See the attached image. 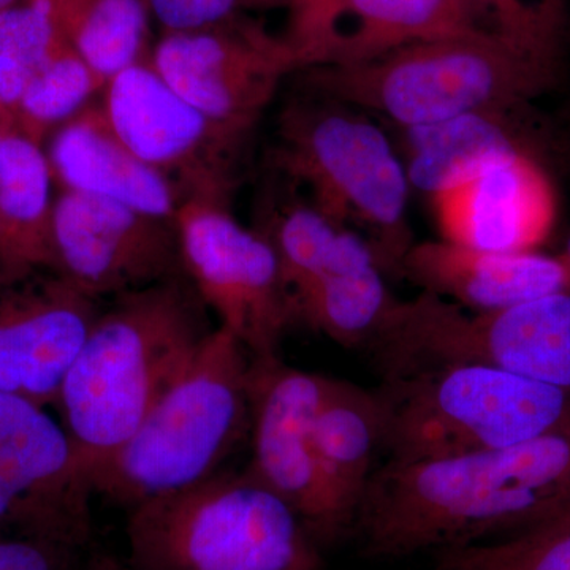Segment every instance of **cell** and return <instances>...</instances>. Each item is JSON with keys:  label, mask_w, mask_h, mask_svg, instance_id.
Instances as JSON below:
<instances>
[{"label": "cell", "mask_w": 570, "mask_h": 570, "mask_svg": "<svg viewBox=\"0 0 570 570\" xmlns=\"http://www.w3.org/2000/svg\"><path fill=\"white\" fill-rule=\"evenodd\" d=\"M540 527H570V491L568 497L564 498V501L554 510L553 515H551L546 523L539 524V527L535 528Z\"/></svg>", "instance_id": "33"}, {"label": "cell", "mask_w": 570, "mask_h": 570, "mask_svg": "<svg viewBox=\"0 0 570 570\" xmlns=\"http://www.w3.org/2000/svg\"><path fill=\"white\" fill-rule=\"evenodd\" d=\"M14 129V119L11 118L9 112L0 111V141L3 140L7 134Z\"/></svg>", "instance_id": "34"}, {"label": "cell", "mask_w": 570, "mask_h": 570, "mask_svg": "<svg viewBox=\"0 0 570 570\" xmlns=\"http://www.w3.org/2000/svg\"><path fill=\"white\" fill-rule=\"evenodd\" d=\"M134 570H322L321 543L249 471H219L130 509Z\"/></svg>", "instance_id": "5"}, {"label": "cell", "mask_w": 570, "mask_h": 570, "mask_svg": "<svg viewBox=\"0 0 570 570\" xmlns=\"http://www.w3.org/2000/svg\"><path fill=\"white\" fill-rule=\"evenodd\" d=\"M52 242L55 273L92 298L186 275L174 223L107 198L62 190L55 200Z\"/></svg>", "instance_id": "12"}, {"label": "cell", "mask_w": 570, "mask_h": 570, "mask_svg": "<svg viewBox=\"0 0 570 570\" xmlns=\"http://www.w3.org/2000/svg\"><path fill=\"white\" fill-rule=\"evenodd\" d=\"M174 224L184 273L220 328L230 332L250 358L279 356L295 313L269 239L209 202H183Z\"/></svg>", "instance_id": "10"}, {"label": "cell", "mask_w": 570, "mask_h": 570, "mask_svg": "<svg viewBox=\"0 0 570 570\" xmlns=\"http://www.w3.org/2000/svg\"><path fill=\"white\" fill-rule=\"evenodd\" d=\"M102 110L124 145L164 176L183 202L228 208L239 181V154L253 130L209 118L138 62L105 86Z\"/></svg>", "instance_id": "9"}, {"label": "cell", "mask_w": 570, "mask_h": 570, "mask_svg": "<svg viewBox=\"0 0 570 570\" xmlns=\"http://www.w3.org/2000/svg\"><path fill=\"white\" fill-rule=\"evenodd\" d=\"M3 285H6V284H3L2 275H0V291H2Z\"/></svg>", "instance_id": "37"}, {"label": "cell", "mask_w": 570, "mask_h": 570, "mask_svg": "<svg viewBox=\"0 0 570 570\" xmlns=\"http://www.w3.org/2000/svg\"><path fill=\"white\" fill-rule=\"evenodd\" d=\"M324 100L285 108L275 167L309 190L318 213L343 227L362 228L381 272L401 276L414 245L406 167L376 124Z\"/></svg>", "instance_id": "7"}, {"label": "cell", "mask_w": 570, "mask_h": 570, "mask_svg": "<svg viewBox=\"0 0 570 570\" xmlns=\"http://www.w3.org/2000/svg\"><path fill=\"white\" fill-rule=\"evenodd\" d=\"M472 6L483 29L534 39L566 37L562 0H472Z\"/></svg>", "instance_id": "29"}, {"label": "cell", "mask_w": 570, "mask_h": 570, "mask_svg": "<svg viewBox=\"0 0 570 570\" xmlns=\"http://www.w3.org/2000/svg\"><path fill=\"white\" fill-rule=\"evenodd\" d=\"M325 385V376L285 365L279 356L250 358L253 461L247 471L298 513L321 546L351 532L314 448Z\"/></svg>", "instance_id": "11"}, {"label": "cell", "mask_w": 570, "mask_h": 570, "mask_svg": "<svg viewBox=\"0 0 570 570\" xmlns=\"http://www.w3.org/2000/svg\"><path fill=\"white\" fill-rule=\"evenodd\" d=\"M186 275L115 296L71 365L56 407L82 489L126 444L213 332Z\"/></svg>", "instance_id": "2"}, {"label": "cell", "mask_w": 570, "mask_h": 570, "mask_svg": "<svg viewBox=\"0 0 570 570\" xmlns=\"http://www.w3.org/2000/svg\"><path fill=\"white\" fill-rule=\"evenodd\" d=\"M570 491V426L513 448L374 469L354 531L367 557L403 558L519 534Z\"/></svg>", "instance_id": "1"}, {"label": "cell", "mask_w": 570, "mask_h": 570, "mask_svg": "<svg viewBox=\"0 0 570 570\" xmlns=\"http://www.w3.org/2000/svg\"><path fill=\"white\" fill-rule=\"evenodd\" d=\"M407 132L409 184L433 197L528 153L502 112H472Z\"/></svg>", "instance_id": "22"}, {"label": "cell", "mask_w": 570, "mask_h": 570, "mask_svg": "<svg viewBox=\"0 0 570 570\" xmlns=\"http://www.w3.org/2000/svg\"><path fill=\"white\" fill-rule=\"evenodd\" d=\"M78 570H134L129 562L121 561L119 558L108 553H92L91 557L82 562Z\"/></svg>", "instance_id": "32"}, {"label": "cell", "mask_w": 570, "mask_h": 570, "mask_svg": "<svg viewBox=\"0 0 570 570\" xmlns=\"http://www.w3.org/2000/svg\"><path fill=\"white\" fill-rule=\"evenodd\" d=\"M160 24L171 32H193L214 28L230 17L236 0H148Z\"/></svg>", "instance_id": "31"}, {"label": "cell", "mask_w": 570, "mask_h": 570, "mask_svg": "<svg viewBox=\"0 0 570 570\" xmlns=\"http://www.w3.org/2000/svg\"><path fill=\"white\" fill-rule=\"evenodd\" d=\"M562 52L561 39L480 28L356 66L311 67L306 81L322 99L414 129L472 112L509 115L558 85Z\"/></svg>", "instance_id": "3"}, {"label": "cell", "mask_w": 570, "mask_h": 570, "mask_svg": "<svg viewBox=\"0 0 570 570\" xmlns=\"http://www.w3.org/2000/svg\"><path fill=\"white\" fill-rule=\"evenodd\" d=\"M69 546L37 535L0 538V570H78Z\"/></svg>", "instance_id": "30"}, {"label": "cell", "mask_w": 570, "mask_h": 570, "mask_svg": "<svg viewBox=\"0 0 570 570\" xmlns=\"http://www.w3.org/2000/svg\"><path fill=\"white\" fill-rule=\"evenodd\" d=\"M291 296L295 321L347 347H366L395 302L377 265L318 276Z\"/></svg>", "instance_id": "24"}, {"label": "cell", "mask_w": 570, "mask_h": 570, "mask_svg": "<svg viewBox=\"0 0 570 570\" xmlns=\"http://www.w3.org/2000/svg\"><path fill=\"white\" fill-rule=\"evenodd\" d=\"M249 428L250 355L217 326L89 489L129 509L186 489L219 472Z\"/></svg>", "instance_id": "4"}, {"label": "cell", "mask_w": 570, "mask_h": 570, "mask_svg": "<svg viewBox=\"0 0 570 570\" xmlns=\"http://www.w3.org/2000/svg\"><path fill=\"white\" fill-rule=\"evenodd\" d=\"M97 77L69 43H63L26 86L14 110V130L43 146L45 138L88 107L104 91Z\"/></svg>", "instance_id": "26"}, {"label": "cell", "mask_w": 570, "mask_h": 570, "mask_svg": "<svg viewBox=\"0 0 570 570\" xmlns=\"http://www.w3.org/2000/svg\"><path fill=\"white\" fill-rule=\"evenodd\" d=\"M102 307L55 272L0 291V392L56 406Z\"/></svg>", "instance_id": "14"}, {"label": "cell", "mask_w": 570, "mask_h": 570, "mask_svg": "<svg viewBox=\"0 0 570 570\" xmlns=\"http://www.w3.org/2000/svg\"><path fill=\"white\" fill-rule=\"evenodd\" d=\"M374 393L381 449L396 463L513 448L570 426L568 390L497 367H438Z\"/></svg>", "instance_id": "6"}, {"label": "cell", "mask_w": 570, "mask_h": 570, "mask_svg": "<svg viewBox=\"0 0 570 570\" xmlns=\"http://www.w3.org/2000/svg\"><path fill=\"white\" fill-rule=\"evenodd\" d=\"M18 2H20V0H0V11L9 9V7Z\"/></svg>", "instance_id": "35"}, {"label": "cell", "mask_w": 570, "mask_h": 570, "mask_svg": "<svg viewBox=\"0 0 570 570\" xmlns=\"http://www.w3.org/2000/svg\"><path fill=\"white\" fill-rule=\"evenodd\" d=\"M264 235L275 247L291 295L318 276L377 265L363 236L333 223L313 205L283 209Z\"/></svg>", "instance_id": "25"}, {"label": "cell", "mask_w": 570, "mask_h": 570, "mask_svg": "<svg viewBox=\"0 0 570 570\" xmlns=\"http://www.w3.org/2000/svg\"><path fill=\"white\" fill-rule=\"evenodd\" d=\"M67 43L107 82L142 61L148 10L142 0H41Z\"/></svg>", "instance_id": "23"}, {"label": "cell", "mask_w": 570, "mask_h": 570, "mask_svg": "<svg viewBox=\"0 0 570 570\" xmlns=\"http://www.w3.org/2000/svg\"><path fill=\"white\" fill-rule=\"evenodd\" d=\"M151 66L187 102L209 118L253 130L281 81L305 69L287 40L255 31L202 29L167 33Z\"/></svg>", "instance_id": "13"}, {"label": "cell", "mask_w": 570, "mask_h": 570, "mask_svg": "<svg viewBox=\"0 0 570 570\" xmlns=\"http://www.w3.org/2000/svg\"><path fill=\"white\" fill-rule=\"evenodd\" d=\"M313 439L326 487L348 530L354 531L360 502L374 472V456L381 450L376 393L326 377Z\"/></svg>", "instance_id": "21"}, {"label": "cell", "mask_w": 570, "mask_h": 570, "mask_svg": "<svg viewBox=\"0 0 570 570\" xmlns=\"http://www.w3.org/2000/svg\"><path fill=\"white\" fill-rule=\"evenodd\" d=\"M442 236L487 253H532L557 223V194L530 153L433 197Z\"/></svg>", "instance_id": "15"}, {"label": "cell", "mask_w": 570, "mask_h": 570, "mask_svg": "<svg viewBox=\"0 0 570 570\" xmlns=\"http://www.w3.org/2000/svg\"><path fill=\"white\" fill-rule=\"evenodd\" d=\"M401 276L478 313L570 291V264L562 254L487 253L448 239L414 243L404 255Z\"/></svg>", "instance_id": "16"}, {"label": "cell", "mask_w": 570, "mask_h": 570, "mask_svg": "<svg viewBox=\"0 0 570 570\" xmlns=\"http://www.w3.org/2000/svg\"><path fill=\"white\" fill-rule=\"evenodd\" d=\"M0 471L43 505L63 539L85 546L91 530L89 497L61 423L24 397L0 392Z\"/></svg>", "instance_id": "18"}, {"label": "cell", "mask_w": 570, "mask_h": 570, "mask_svg": "<svg viewBox=\"0 0 570 570\" xmlns=\"http://www.w3.org/2000/svg\"><path fill=\"white\" fill-rule=\"evenodd\" d=\"M562 255H564L566 261H568L570 264V238H569L568 245H566L564 254H562Z\"/></svg>", "instance_id": "36"}, {"label": "cell", "mask_w": 570, "mask_h": 570, "mask_svg": "<svg viewBox=\"0 0 570 570\" xmlns=\"http://www.w3.org/2000/svg\"><path fill=\"white\" fill-rule=\"evenodd\" d=\"M67 43L41 0L0 11V111L14 110L28 82Z\"/></svg>", "instance_id": "27"}, {"label": "cell", "mask_w": 570, "mask_h": 570, "mask_svg": "<svg viewBox=\"0 0 570 570\" xmlns=\"http://www.w3.org/2000/svg\"><path fill=\"white\" fill-rule=\"evenodd\" d=\"M480 28L472 0H344L318 66L371 62Z\"/></svg>", "instance_id": "20"}, {"label": "cell", "mask_w": 570, "mask_h": 570, "mask_svg": "<svg viewBox=\"0 0 570 570\" xmlns=\"http://www.w3.org/2000/svg\"><path fill=\"white\" fill-rule=\"evenodd\" d=\"M52 174L43 146L11 130L0 141V275L3 284L55 272Z\"/></svg>", "instance_id": "19"}, {"label": "cell", "mask_w": 570, "mask_h": 570, "mask_svg": "<svg viewBox=\"0 0 570 570\" xmlns=\"http://www.w3.org/2000/svg\"><path fill=\"white\" fill-rule=\"evenodd\" d=\"M366 348L382 381L478 365L570 392V291L474 314L422 292L392 303Z\"/></svg>", "instance_id": "8"}, {"label": "cell", "mask_w": 570, "mask_h": 570, "mask_svg": "<svg viewBox=\"0 0 570 570\" xmlns=\"http://www.w3.org/2000/svg\"><path fill=\"white\" fill-rule=\"evenodd\" d=\"M47 156L52 181L62 190L107 198L174 223L181 205L175 187L124 145L102 105L82 108L62 124Z\"/></svg>", "instance_id": "17"}, {"label": "cell", "mask_w": 570, "mask_h": 570, "mask_svg": "<svg viewBox=\"0 0 570 570\" xmlns=\"http://www.w3.org/2000/svg\"><path fill=\"white\" fill-rule=\"evenodd\" d=\"M439 570H570V527H540L434 551Z\"/></svg>", "instance_id": "28"}]
</instances>
